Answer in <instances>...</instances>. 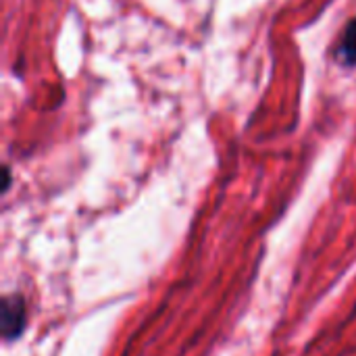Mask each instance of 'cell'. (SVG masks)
<instances>
[{
	"instance_id": "6da1fadb",
	"label": "cell",
	"mask_w": 356,
	"mask_h": 356,
	"mask_svg": "<svg viewBox=\"0 0 356 356\" xmlns=\"http://www.w3.org/2000/svg\"><path fill=\"white\" fill-rule=\"evenodd\" d=\"M27 330V302L19 292L6 294L0 305V334L4 342L19 340Z\"/></svg>"
},
{
	"instance_id": "7a4b0ae2",
	"label": "cell",
	"mask_w": 356,
	"mask_h": 356,
	"mask_svg": "<svg viewBox=\"0 0 356 356\" xmlns=\"http://www.w3.org/2000/svg\"><path fill=\"white\" fill-rule=\"evenodd\" d=\"M338 58L346 67H356V19H353L344 29V35L338 46Z\"/></svg>"
},
{
	"instance_id": "3957f363",
	"label": "cell",
	"mask_w": 356,
	"mask_h": 356,
	"mask_svg": "<svg viewBox=\"0 0 356 356\" xmlns=\"http://www.w3.org/2000/svg\"><path fill=\"white\" fill-rule=\"evenodd\" d=\"M8 186H10V171H8V167H4V186H2V192H6Z\"/></svg>"
}]
</instances>
